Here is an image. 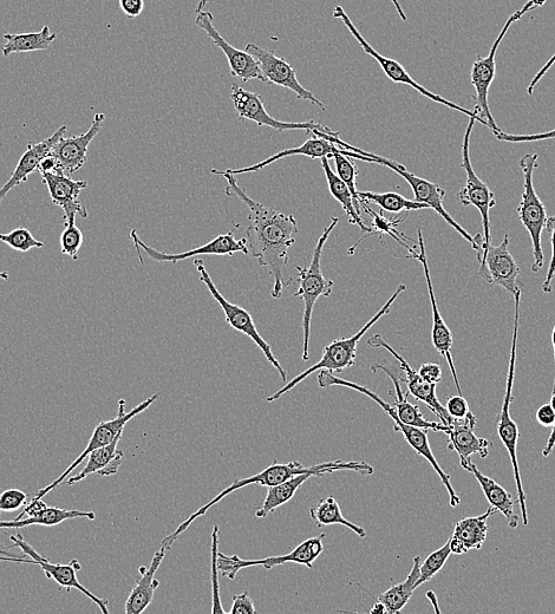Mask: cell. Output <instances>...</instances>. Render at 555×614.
I'll return each mask as SVG.
<instances>
[{
    "label": "cell",
    "instance_id": "277c9868",
    "mask_svg": "<svg viewBox=\"0 0 555 614\" xmlns=\"http://www.w3.org/2000/svg\"><path fill=\"white\" fill-rule=\"evenodd\" d=\"M406 290V285H398L394 295L391 296L388 302L384 304L382 309L376 313V316L372 317L369 322L363 326V329L359 330L354 336L336 339V341H333L328 346H325L323 356L321 359H319L318 363L312 365V367L309 369H306L296 378H293V380L287 383L284 388L279 389L276 394L267 397L266 401L274 402L279 400L280 397L290 393V391L295 389L299 383L306 380V378L313 374V372L325 370L330 371L333 374V372H343L346 369L354 367L356 363L357 346L359 341H361L365 333H367L372 326L378 322V320L390 313L391 306H393V304L396 302L398 296H400L401 293Z\"/></svg>",
    "mask_w": 555,
    "mask_h": 614
},
{
    "label": "cell",
    "instance_id": "e575fe53",
    "mask_svg": "<svg viewBox=\"0 0 555 614\" xmlns=\"http://www.w3.org/2000/svg\"><path fill=\"white\" fill-rule=\"evenodd\" d=\"M56 37V34H52L49 25L43 26L41 31L30 32V34H6L3 37L5 44L2 52L4 57H10L12 54L48 50Z\"/></svg>",
    "mask_w": 555,
    "mask_h": 614
},
{
    "label": "cell",
    "instance_id": "e0dca14e",
    "mask_svg": "<svg viewBox=\"0 0 555 614\" xmlns=\"http://www.w3.org/2000/svg\"><path fill=\"white\" fill-rule=\"evenodd\" d=\"M10 540L13 541L16 547L21 548L22 552L25 554V557L31 558L36 561V564L42 568L49 579L55 580L58 585L61 587H65V589H76L87 596L89 599L93 600V602L100 607L102 613L108 614V600L96 597L93 592H90L86 586H83L80 583V580L77 578V572L81 571L80 561L73 559L69 564H54L43 555L39 554L34 547H32L29 542H26L22 537V534L18 535H9Z\"/></svg>",
    "mask_w": 555,
    "mask_h": 614
},
{
    "label": "cell",
    "instance_id": "91938a15",
    "mask_svg": "<svg viewBox=\"0 0 555 614\" xmlns=\"http://www.w3.org/2000/svg\"><path fill=\"white\" fill-rule=\"evenodd\" d=\"M39 173H58L57 162L52 156H47L39 165Z\"/></svg>",
    "mask_w": 555,
    "mask_h": 614
},
{
    "label": "cell",
    "instance_id": "816d5d0a",
    "mask_svg": "<svg viewBox=\"0 0 555 614\" xmlns=\"http://www.w3.org/2000/svg\"><path fill=\"white\" fill-rule=\"evenodd\" d=\"M420 376L430 384H439L442 381V368L439 364L426 363L421 365Z\"/></svg>",
    "mask_w": 555,
    "mask_h": 614
},
{
    "label": "cell",
    "instance_id": "5b68a950",
    "mask_svg": "<svg viewBox=\"0 0 555 614\" xmlns=\"http://www.w3.org/2000/svg\"><path fill=\"white\" fill-rule=\"evenodd\" d=\"M515 299V318L512 338L511 349V361H509L508 378L506 383V391L504 397V403L500 415L498 416V434L502 444H504L509 457H511L515 485H517L518 502L520 506V512L522 516V522L524 525H528V513L526 505V493L524 485H522L521 472L518 461V441H519V428L517 422H515L511 416V406L514 400L513 387L515 378V362H517V345L519 335V323H520V304H521V290H518L514 295Z\"/></svg>",
    "mask_w": 555,
    "mask_h": 614
},
{
    "label": "cell",
    "instance_id": "f6af8a7d",
    "mask_svg": "<svg viewBox=\"0 0 555 614\" xmlns=\"http://www.w3.org/2000/svg\"><path fill=\"white\" fill-rule=\"evenodd\" d=\"M60 241L61 250L64 256L77 260L78 252H80L84 243V237L80 228L76 226V222L75 224H67V222H65V228L61 234Z\"/></svg>",
    "mask_w": 555,
    "mask_h": 614
},
{
    "label": "cell",
    "instance_id": "f35d334b",
    "mask_svg": "<svg viewBox=\"0 0 555 614\" xmlns=\"http://www.w3.org/2000/svg\"><path fill=\"white\" fill-rule=\"evenodd\" d=\"M123 433L116 437L113 442L107 444V446L94 450L88 456L86 467H84L80 473H77L73 478H70L64 485L73 486L75 483L87 479L89 475L99 474L101 470L106 468L111 461L115 459L117 453H119V444L122 440Z\"/></svg>",
    "mask_w": 555,
    "mask_h": 614
},
{
    "label": "cell",
    "instance_id": "5bb4252c",
    "mask_svg": "<svg viewBox=\"0 0 555 614\" xmlns=\"http://www.w3.org/2000/svg\"><path fill=\"white\" fill-rule=\"evenodd\" d=\"M231 99L240 120L256 122L260 127H270L274 130H278V132H285V130H306L310 135L312 132H315V130H319V132L331 136H339L338 132H333L329 127L322 126L321 123H316L315 121L283 122L273 119L265 109L263 97L240 87L239 84H234L232 87Z\"/></svg>",
    "mask_w": 555,
    "mask_h": 614
},
{
    "label": "cell",
    "instance_id": "d590c367",
    "mask_svg": "<svg viewBox=\"0 0 555 614\" xmlns=\"http://www.w3.org/2000/svg\"><path fill=\"white\" fill-rule=\"evenodd\" d=\"M310 516L318 527L342 525L356 533L359 538L367 537V532H365L363 527L344 518L342 509L333 496H328V498L322 499L317 505L313 506L310 509Z\"/></svg>",
    "mask_w": 555,
    "mask_h": 614
},
{
    "label": "cell",
    "instance_id": "7402d4cb",
    "mask_svg": "<svg viewBox=\"0 0 555 614\" xmlns=\"http://www.w3.org/2000/svg\"><path fill=\"white\" fill-rule=\"evenodd\" d=\"M106 116L96 114L87 133L73 137H61L52 147L51 156L57 162L58 173L73 175L86 165L88 148L99 135Z\"/></svg>",
    "mask_w": 555,
    "mask_h": 614
},
{
    "label": "cell",
    "instance_id": "f546056e",
    "mask_svg": "<svg viewBox=\"0 0 555 614\" xmlns=\"http://www.w3.org/2000/svg\"><path fill=\"white\" fill-rule=\"evenodd\" d=\"M371 370L374 372L383 371L391 378V381H393L396 393V401L393 407L398 418H400L402 422L409 424V426L424 430L443 431V433H448V426H444L443 423L426 420L420 408L408 401L407 395L403 394L400 380H398L395 370L391 369V365L376 363L371 365Z\"/></svg>",
    "mask_w": 555,
    "mask_h": 614
},
{
    "label": "cell",
    "instance_id": "2e32d148",
    "mask_svg": "<svg viewBox=\"0 0 555 614\" xmlns=\"http://www.w3.org/2000/svg\"><path fill=\"white\" fill-rule=\"evenodd\" d=\"M245 51L259 63L266 83L276 84V86L289 89L297 95L298 99L309 101L321 108V110H326L324 103L300 84L296 70L293 69L292 65L285 58L278 56L273 50L261 48L253 43L247 44Z\"/></svg>",
    "mask_w": 555,
    "mask_h": 614
},
{
    "label": "cell",
    "instance_id": "74e56055",
    "mask_svg": "<svg viewBox=\"0 0 555 614\" xmlns=\"http://www.w3.org/2000/svg\"><path fill=\"white\" fill-rule=\"evenodd\" d=\"M359 204H361V207L364 208V211L367 212L370 215V217H372V226L370 227L371 232L368 234V237H371V235L377 234V235H380V238L382 241L384 235H389V237L395 239L398 244H400L404 248H407V250L410 253V256H408L407 258L415 259V257L419 253H416L415 248L408 246L403 241V240H407V241H410V243H414L413 239L406 237V235H404L401 232H398L397 230V226L400 225L401 222L407 219L408 213H406V215H404V218L402 219L389 220L384 217V215L382 214V211H381V214H377L376 212L371 211V209L367 205V202L359 200Z\"/></svg>",
    "mask_w": 555,
    "mask_h": 614
},
{
    "label": "cell",
    "instance_id": "4316f807",
    "mask_svg": "<svg viewBox=\"0 0 555 614\" xmlns=\"http://www.w3.org/2000/svg\"><path fill=\"white\" fill-rule=\"evenodd\" d=\"M67 132V126H62L60 129H57V132L50 136L49 139H45L38 143H29L28 149H26L21 160L18 161V165L15 171H13L11 178L0 188V206H2V202L6 198V195H8L13 188L28 180L30 174L38 172L41 162L47 158V156L51 155L52 147H54L55 143Z\"/></svg>",
    "mask_w": 555,
    "mask_h": 614
},
{
    "label": "cell",
    "instance_id": "680465c9",
    "mask_svg": "<svg viewBox=\"0 0 555 614\" xmlns=\"http://www.w3.org/2000/svg\"><path fill=\"white\" fill-rule=\"evenodd\" d=\"M551 404H552V407L554 409V414H555V389L553 390ZM554 446H555V421L552 426V433H551L550 439H548L547 444L543 450V456L544 457L550 456L552 453V450L554 449Z\"/></svg>",
    "mask_w": 555,
    "mask_h": 614
},
{
    "label": "cell",
    "instance_id": "d6a6232c",
    "mask_svg": "<svg viewBox=\"0 0 555 614\" xmlns=\"http://www.w3.org/2000/svg\"><path fill=\"white\" fill-rule=\"evenodd\" d=\"M421 564V558L417 555L407 579L403 583L391 586L388 591L377 597V602H381L385 606L388 614L400 613L409 603L410 598L413 597L417 589V580L420 579Z\"/></svg>",
    "mask_w": 555,
    "mask_h": 614
},
{
    "label": "cell",
    "instance_id": "e7e4bbea",
    "mask_svg": "<svg viewBox=\"0 0 555 614\" xmlns=\"http://www.w3.org/2000/svg\"><path fill=\"white\" fill-rule=\"evenodd\" d=\"M427 598L430 600V602L433 603L434 610L437 613H440L441 610H440V607H439V603H437V599H436L435 593L433 591L427 592Z\"/></svg>",
    "mask_w": 555,
    "mask_h": 614
},
{
    "label": "cell",
    "instance_id": "681fc988",
    "mask_svg": "<svg viewBox=\"0 0 555 614\" xmlns=\"http://www.w3.org/2000/svg\"><path fill=\"white\" fill-rule=\"evenodd\" d=\"M446 409L450 417L455 420H462L469 413V404L462 395L449 397L447 400Z\"/></svg>",
    "mask_w": 555,
    "mask_h": 614
},
{
    "label": "cell",
    "instance_id": "bcb514c9",
    "mask_svg": "<svg viewBox=\"0 0 555 614\" xmlns=\"http://www.w3.org/2000/svg\"><path fill=\"white\" fill-rule=\"evenodd\" d=\"M28 504V495L19 489H8L0 494V511L12 512Z\"/></svg>",
    "mask_w": 555,
    "mask_h": 614
},
{
    "label": "cell",
    "instance_id": "4fadbf2b",
    "mask_svg": "<svg viewBox=\"0 0 555 614\" xmlns=\"http://www.w3.org/2000/svg\"><path fill=\"white\" fill-rule=\"evenodd\" d=\"M160 394H155L152 397L147 398L146 401H143L139 406L135 407L133 410H130L129 413H126V401L121 400L119 403V413H117L116 417L113 420H109L106 422H101L99 426L94 430L93 436L88 442V446L83 450L82 454L77 457V459L71 463L69 468L65 469V472L57 478L54 482H51L49 486L41 489L35 495V499H43L45 495H48L51 491L58 486H61L63 481L67 479V476L73 472L76 467L80 466L81 463L87 459L90 453H93L94 450L99 449L101 447L107 446L110 442H113L117 436H119L124 431V427L126 424L133 420V418L137 415L146 411L149 407H152V404L158 400Z\"/></svg>",
    "mask_w": 555,
    "mask_h": 614
},
{
    "label": "cell",
    "instance_id": "30bf717a",
    "mask_svg": "<svg viewBox=\"0 0 555 614\" xmlns=\"http://www.w3.org/2000/svg\"><path fill=\"white\" fill-rule=\"evenodd\" d=\"M469 119L465 137H463L461 165L467 174V181L462 191L457 193V199H459L461 204L465 207L474 206L481 214L483 225V257L487 253L488 248L492 246L491 218H489V213H491V209L496 206V200L491 188L476 175L472 161H470V137H472L476 120L472 119V117H469Z\"/></svg>",
    "mask_w": 555,
    "mask_h": 614
},
{
    "label": "cell",
    "instance_id": "7bdbcfd3",
    "mask_svg": "<svg viewBox=\"0 0 555 614\" xmlns=\"http://www.w3.org/2000/svg\"><path fill=\"white\" fill-rule=\"evenodd\" d=\"M0 241L18 252H29L32 248H42L44 243L37 240L25 227L16 228L10 233L0 234Z\"/></svg>",
    "mask_w": 555,
    "mask_h": 614
},
{
    "label": "cell",
    "instance_id": "9a60e30c",
    "mask_svg": "<svg viewBox=\"0 0 555 614\" xmlns=\"http://www.w3.org/2000/svg\"><path fill=\"white\" fill-rule=\"evenodd\" d=\"M520 19L521 17L518 11L507 19L498 38L495 39L488 56L485 58L480 56L476 57L472 67V74H470V80H472L475 89V108H478L481 119L488 123V128H491L494 134L502 132L498 123L495 122L488 104L489 90H491L496 76V52H498L502 39L505 38L508 29L511 28L513 23L520 21Z\"/></svg>",
    "mask_w": 555,
    "mask_h": 614
},
{
    "label": "cell",
    "instance_id": "52a82bcc",
    "mask_svg": "<svg viewBox=\"0 0 555 614\" xmlns=\"http://www.w3.org/2000/svg\"><path fill=\"white\" fill-rule=\"evenodd\" d=\"M538 154H526L520 159L519 165L524 174V193L518 207L519 220L531 235L533 245V272H539L545 264L541 235L547 221V213L543 201L538 197L533 185V174L538 167Z\"/></svg>",
    "mask_w": 555,
    "mask_h": 614
},
{
    "label": "cell",
    "instance_id": "6125c7cd",
    "mask_svg": "<svg viewBox=\"0 0 555 614\" xmlns=\"http://www.w3.org/2000/svg\"><path fill=\"white\" fill-rule=\"evenodd\" d=\"M391 3L394 4L395 9L398 13V16H400V18L402 19L403 22L407 21V15L406 12H404L402 5L400 2H398V0H391Z\"/></svg>",
    "mask_w": 555,
    "mask_h": 614
},
{
    "label": "cell",
    "instance_id": "ab89813d",
    "mask_svg": "<svg viewBox=\"0 0 555 614\" xmlns=\"http://www.w3.org/2000/svg\"><path fill=\"white\" fill-rule=\"evenodd\" d=\"M359 200L364 202H372L377 206H380L382 211L398 214L401 212L420 211V209H430L426 204L421 202L411 201L401 194L389 192V193H372V192H357Z\"/></svg>",
    "mask_w": 555,
    "mask_h": 614
},
{
    "label": "cell",
    "instance_id": "cb8c5ba5",
    "mask_svg": "<svg viewBox=\"0 0 555 614\" xmlns=\"http://www.w3.org/2000/svg\"><path fill=\"white\" fill-rule=\"evenodd\" d=\"M417 237H419V241H417V245L420 247V253L415 257L416 260H419L423 266L424 276H426L428 293L430 298V303H432L433 309V345L439 354L446 359L450 371H452L454 383L456 385L457 391H459L460 395H462V390L460 387L459 377H457V372L455 369L454 359L452 355V348L454 343L453 333L449 330L446 322L441 315L439 310V306H437L434 286L432 282V274H430V269L428 266V259L426 253V245H424L423 233L421 230H417Z\"/></svg>",
    "mask_w": 555,
    "mask_h": 614
},
{
    "label": "cell",
    "instance_id": "3957f363",
    "mask_svg": "<svg viewBox=\"0 0 555 614\" xmlns=\"http://www.w3.org/2000/svg\"><path fill=\"white\" fill-rule=\"evenodd\" d=\"M317 382L319 387L323 389L330 387L349 388L358 391V393L364 394L365 396L371 398L372 401H375L378 406H380L385 413L389 415L391 420L394 421L395 431H397V433H402L409 446L413 448L417 454L423 456L424 459L430 463V465H432L436 474L439 475L444 487L447 489L450 506L457 507L461 504L460 496L455 493L452 482H450V476L447 473H444V470L441 468L440 463L437 462L436 457L432 452V448H430L428 430L409 426V424L402 422L400 418H398L396 411L391 404L383 401L380 396L372 393L371 390H369L367 387H363V385L343 380V378L335 377L332 372L325 370L319 372Z\"/></svg>",
    "mask_w": 555,
    "mask_h": 614
},
{
    "label": "cell",
    "instance_id": "8fae6325",
    "mask_svg": "<svg viewBox=\"0 0 555 614\" xmlns=\"http://www.w3.org/2000/svg\"><path fill=\"white\" fill-rule=\"evenodd\" d=\"M324 538L325 534L318 535V537L305 540L289 554L277 555V557H269L265 559L245 560L238 557V555L228 557V555L219 552V572L222 574V576L234 580L235 577H237V574L241 570H244V568L259 565L264 566L266 570H272L273 567L287 563L304 565L308 568H312L313 563H315L319 555L324 552Z\"/></svg>",
    "mask_w": 555,
    "mask_h": 614
},
{
    "label": "cell",
    "instance_id": "9f6ffc18",
    "mask_svg": "<svg viewBox=\"0 0 555 614\" xmlns=\"http://www.w3.org/2000/svg\"><path fill=\"white\" fill-rule=\"evenodd\" d=\"M555 64V54L551 57V60L548 61L543 68L538 71V74L533 77V80L530 83V86L527 88L528 95H533L535 87L540 82L541 78H543Z\"/></svg>",
    "mask_w": 555,
    "mask_h": 614
},
{
    "label": "cell",
    "instance_id": "836d02e7",
    "mask_svg": "<svg viewBox=\"0 0 555 614\" xmlns=\"http://www.w3.org/2000/svg\"><path fill=\"white\" fill-rule=\"evenodd\" d=\"M321 162L332 197L342 205L345 213L348 214L350 224L357 225L363 232L369 234L371 228L365 226L361 213L357 212L354 195L350 192L349 187L339 178L337 173L332 171L328 158L321 159Z\"/></svg>",
    "mask_w": 555,
    "mask_h": 614
},
{
    "label": "cell",
    "instance_id": "c3c4849f",
    "mask_svg": "<svg viewBox=\"0 0 555 614\" xmlns=\"http://www.w3.org/2000/svg\"><path fill=\"white\" fill-rule=\"evenodd\" d=\"M496 139L502 142L511 143H526V142H538L545 140L555 139V129L547 133L531 134V135H513L504 132L495 134Z\"/></svg>",
    "mask_w": 555,
    "mask_h": 614
},
{
    "label": "cell",
    "instance_id": "f1b7e54d",
    "mask_svg": "<svg viewBox=\"0 0 555 614\" xmlns=\"http://www.w3.org/2000/svg\"><path fill=\"white\" fill-rule=\"evenodd\" d=\"M167 551L168 548L161 545L160 550L154 554L150 566L140 568L141 577L136 580L134 589L127 599L126 609H124L127 614H141L153 603L155 590L160 585L159 580L155 579V574L165 559Z\"/></svg>",
    "mask_w": 555,
    "mask_h": 614
},
{
    "label": "cell",
    "instance_id": "603a6c76",
    "mask_svg": "<svg viewBox=\"0 0 555 614\" xmlns=\"http://www.w3.org/2000/svg\"><path fill=\"white\" fill-rule=\"evenodd\" d=\"M368 345L371 348H383L388 350L391 355H393L398 364H400V368L406 375V383L408 388V395H411L426 404V406L433 411V413L440 418L441 423L444 426H449L450 423L453 422V418L449 416L446 407H443L439 398L436 396V385L430 384L423 380L420 376L419 371H415L410 367L406 359H404L400 354L391 348V346L384 341L381 335H375L371 337L368 341Z\"/></svg>",
    "mask_w": 555,
    "mask_h": 614
},
{
    "label": "cell",
    "instance_id": "003e7915",
    "mask_svg": "<svg viewBox=\"0 0 555 614\" xmlns=\"http://www.w3.org/2000/svg\"><path fill=\"white\" fill-rule=\"evenodd\" d=\"M0 279L8 280L9 273L8 272H0Z\"/></svg>",
    "mask_w": 555,
    "mask_h": 614
},
{
    "label": "cell",
    "instance_id": "60d3db41",
    "mask_svg": "<svg viewBox=\"0 0 555 614\" xmlns=\"http://www.w3.org/2000/svg\"><path fill=\"white\" fill-rule=\"evenodd\" d=\"M450 554V541H447V544L439 548V550L433 552L428 555V558L424 560V563L420 566V579L417 580V587L422 586L423 584L428 583L429 580H432L437 573L442 571L444 565H446Z\"/></svg>",
    "mask_w": 555,
    "mask_h": 614
},
{
    "label": "cell",
    "instance_id": "11a10c76",
    "mask_svg": "<svg viewBox=\"0 0 555 614\" xmlns=\"http://www.w3.org/2000/svg\"><path fill=\"white\" fill-rule=\"evenodd\" d=\"M537 421L543 427H552L555 421L554 409L551 403L545 404V406L540 407L537 411Z\"/></svg>",
    "mask_w": 555,
    "mask_h": 614
},
{
    "label": "cell",
    "instance_id": "9c48e42d",
    "mask_svg": "<svg viewBox=\"0 0 555 614\" xmlns=\"http://www.w3.org/2000/svg\"><path fill=\"white\" fill-rule=\"evenodd\" d=\"M359 154L363 156H367V158L371 159V163H376V165H381L384 167H388L391 171H394L396 174L402 176L404 180H406L413 189L415 194V201L421 202V204H426L430 207V209H434V211L440 215V217L447 222L450 227H453L454 230L461 235V237L468 241L470 245L474 248L476 252H478V261L480 263L482 257V248L476 244L475 238L473 235H470L465 228L461 225L457 224V222L450 217V214L444 209L443 201L446 198V192L444 189L434 184V182H430L426 179L419 178L414 173L408 171L406 167L401 165L394 160H389L382 158V156H378L375 154H371L368 152H364V150H359Z\"/></svg>",
    "mask_w": 555,
    "mask_h": 614
},
{
    "label": "cell",
    "instance_id": "8992f818",
    "mask_svg": "<svg viewBox=\"0 0 555 614\" xmlns=\"http://www.w3.org/2000/svg\"><path fill=\"white\" fill-rule=\"evenodd\" d=\"M339 218H332L331 224L325 228L321 238L313 250L312 259L309 267L296 266L299 272L298 283L299 289L295 293V297L303 300V361H309V344L311 336V322L313 307L317 300L321 297L328 298L333 290L335 283L332 280L326 279L322 272V256L326 241L329 240L331 233L338 225Z\"/></svg>",
    "mask_w": 555,
    "mask_h": 614
},
{
    "label": "cell",
    "instance_id": "ffe728a7",
    "mask_svg": "<svg viewBox=\"0 0 555 614\" xmlns=\"http://www.w3.org/2000/svg\"><path fill=\"white\" fill-rule=\"evenodd\" d=\"M312 139L303 143L302 146L286 149L283 152H279L278 154H274L271 158L266 159L257 163V165H253L250 167H245L241 169H226V173L231 175H240L246 173H253L261 171V169L272 165V163L279 161L280 159L287 158V156H296L303 155L306 158L310 159H323L328 158L332 159V156L339 153L348 156V158L362 160L364 161L365 156L351 152V150H346L341 147H338V143L341 142L339 136H331L328 134L322 133L319 136L312 135Z\"/></svg>",
    "mask_w": 555,
    "mask_h": 614
},
{
    "label": "cell",
    "instance_id": "b9f144b4",
    "mask_svg": "<svg viewBox=\"0 0 555 614\" xmlns=\"http://www.w3.org/2000/svg\"><path fill=\"white\" fill-rule=\"evenodd\" d=\"M332 159L335 160L336 163L337 175L345 182L346 186L349 187L350 192L354 195L357 212L361 213V204H359L356 187V179L359 174L356 163L352 161L351 158H348V156L339 153L333 155Z\"/></svg>",
    "mask_w": 555,
    "mask_h": 614
},
{
    "label": "cell",
    "instance_id": "484cf974",
    "mask_svg": "<svg viewBox=\"0 0 555 614\" xmlns=\"http://www.w3.org/2000/svg\"><path fill=\"white\" fill-rule=\"evenodd\" d=\"M45 185L48 187L50 197L54 205L64 211V219L67 224H75L76 215L87 219L88 212L81 204L80 194L88 187L84 180H73L63 173H41Z\"/></svg>",
    "mask_w": 555,
    "mask_h": 614
},
{
    "label": "cell",
    "instance_id": "6da1fadb",
    "mask_svg": "<svg viewBox=\"0 0 555 614\" xmlns=\"http://www.w3.org/2000/svg\"><path fill=\"white\" fill-rule=\"evenodd\" d=\"M212 174L220 175L227 180L226 194L237 197L248 208V226L246 240L248 250L256 258L260 266L266 267L273 277L272 297L280 299L293 279L286 276V266L289 265V250L296 244L298 222L292 214L286 215L276 209L259 204L248 197L244 188L239 187L234 175L225 171L212 169Z\"/></svg>",
    "mask_w": 555,
    "mask_h": 614
},
{
    "label": "cell",
    "instance_id": "f907efd6",
    "mask_svg": "<svg viewBox=\"0 0 555 614\" xmlns=\"http://www.w3.org/2000/svg\"><path fill=\"white\" fill-rule=\"evenodd\" d=\"M230 614H254L257 613L256 607H254V603L250 594L248 592H244L241 594H235L233 597V605L231 610L228 611Z\"/></svg>",
    "mask_w": 555,
    "mask_h": 614
},
{
    "label": "cell",
    "instance_id": "d6986e66",
    "mask_svg": "<svg viewBox=\"0 0 555 614\" xmlns=\"http://www.w3.org/2000/svg\"><path fill=\"white\" fill-rule=\"evenodd\" d=\"M520 269L509 251V235L499 246L488 248L480 261L479 276L487 283L500 286L509 295L513 296L520 290L518 278Z\"/></svg>",
    "mask_w": 555,
    "mask_h": 614
},
{
    "label": "cell",
    "instance_id": "f5cc1de1",
    "mask_svg": "<svg viewBox=\"0 0 555 614\" xmlns=\"http://www.w3.org/2000/svg\"><path fill=\"white\" fill-rule=\"evenodd\" d=\"M120 8L129 19L137 18L145 9L143 0H119Z\"/></svg>",
    "mask_w": 555,
    "mask_h": 614
},
{
    "label": "cell",
    "instance_id": "44dd1931",
    "mask_svg": "<svg viewBox=\"0 0 555 614\" xmlns=\"http://www.w3.org/2000/svg\"><path fill=\"white\" fill-rule=\"evenodd\" d=\"M132 239L134 241L137 251L143 250L150 259L156 261V263H178V261L186 260L197 256H233L234 253H250L247 247L246 238L237 240L234 238L233 232L226 234H220L217 238L210 241L201 247L194 248V250L184 253L169 254L163 253L155 248L147 246L143 241L137 237L136 231L132 232Z\"/></svg>",
    "mask_w": 555,
    "mask_h": 614
},
{
    "label": "cell",
    "instance_id": "ba28073f",
    "mask_svg": "<svg viewBox=\"0 0 555 614\" xmlns=\"http://www.w3.org/2000/svg\"><path fill=\"white\" fill-rule=\"evenodd\" d=\"M333 18L341 19L346 28H348V30L350 31V34L354 36L359 45H361L363 51L367 52L369 56L374 58V60L377 61L378 64H380V67L384 71V74L387 75L391 82L406 84V86H409L416 91H419V93L424 97H427V99L439 104H443V106H446L449 109L460 111V113L472 117V119L479 121L481 124H483V126L488 127V123L485 120L481 119L478 108H474V110H469L459 106V104L444 99V97L440 95L432 93V91H429L428 89L421 86L420 83H417L414 80L413 76L408 73L406 68H404L401 63H398L395 60H391V58L381 55L380 52L375 50V48H372L367 39H365L361 35V32L358 31L356 25L352 23L350 17L348 16V13L345 12L342 6H336L335 10H333Z\"/></svg>",
    "mask_w": 555,
    "mask_h": 614
},
{
    "label": "cell",
    "instance_id": "7c38bea8",
    "mask_svg": "<svg viewBox=\"0 0 555 614\" xmlns=\"http://www.w3.org/2000/svg\"><path fill=\"white\" fill-rule=\"evenodd\" d=\"M194 265L197 267L200 274L201 282L207 286V289L210 291L212 297L217 300L218 304L221 306V309L224 310L227 324L231 325L233 329L244 333V335H246L248 338H251L252 341L256 343L258 348L264 352L267 361H269L273 367L278 370L282 381L286 382V370L282 367V364L279 363L277 357L274 356L270 344L260 336L250 312L243 309V307L228 302V300L221 295L220 291L217 289V286H215L213 283L210 273H208L206 270L204 261L197 259L194 261Z\"/></svg>",
    "mask_w": 555,
    "mask_h": 614
},
{
    "label": "cell",
    "instance_id": "ee69618b",
    "mask_svg": "<svg viewBox=\"0 0 555 614\" xmlns=\"http://www.w3.org/2000/svg\"><path fill=\"white\" fill-rule=\"evenodd\" d=\"M218 547H219V527L214 526L212 533V548H211V580L213 586V613H228L221 605L220 587H219V568H218Z\"/></svg>",
    "mask_w": 555,
    "mask_h": 614
},
{
    "label": "cell",
    "instance_id": "be15d7a7",
    "mask_svg": "<svg viewBox=\"0 0 555 614\" xmlns=\"http://www.w3.org/2000/svg\"><path fill=\"white\" fill-rule=\"evenodd\" d=\"M371 614H384L387 613V609L381 602H377L374 607L370 610Z\"/></svg>",
    "mask_w": 555,
    "mask_h": 614
},
{
    "label": "cell",
    "instance_id": "4dcf8cb0",
    "mask_svg": "<svg viewBox=\"0 0 555 614\" xmlns=\"http://www.w3.org/2000/svg\"><path fill=\"white\" fill-rule=\"evenodd\" d=\"M470 473H473L475 479L480 483L482 492L485 494L491 507H494L496 511L504 514L509 527L517 529L519 526V516L515 514L514 511L515 501L513 500V496L509 494L504 487L500 486L498 482L483 475L474 463L472 469H470Z\"/></svg>",
    "mask_w": 555,
    "mask_h": 614
},
{
    "label": "cell",
    "instance_id": "94428289",
    "mask_svg": "<svg viewBox=\"0 0 555 614\" xmlns=\"http://www.w3.org/2000/svg\"><path fill=\"white\" fill-rule=\"evenodd\" d=\"M0 561H10V563H16V564H30V565H37L35 560H29V559H25V558H19V557H8V552H4V551H0Z\"/></svg>",
    "mask_w": 555,
    "mask_h": 614
},
{
    "label": "cell",
    "instance_id": "03108f58",
    "mask_svg": "<svg viewBox=\"0 0 555 614\" xmlns=\"http://www.w3.org/2000/svg\"><path fill=\"white\" fill-rule=\"evenodd\" d=\"M552 345H553L554 359H555V325H554L553 332H552ZM554 389H555V381H554Z\"/></svg>",
    "mask_w": 555,
    "mask_h": 614
},
{
    "label": "cell",
    "instance_id": "83f0119b",
    "mask_svg": "<svg viewBox=\"0 0 555 614\" xmlns=\"http://www.w3.org/2000/svg\"><path fill=\"white\" fill-rule=\"evenodd\" d=\"M498 513L494 507L487 509L486 513L457 522L454 534L450 541V551L461 555L472 550H481L488 535V519Z\"/></svg>",
    "mask_w": 555,
    "mask_h": 614
},
{
    "label": "cell",
    "instance_id": "db71d44e",
    "mask_svg": "<svg viewBox=\"0 0 555 614\" xmlns=\"http://www.w3.org/2000/svg\"><path fill=\"white\" fill-rule=\"evenodd\" d=\"M47 507L48 505L45 504V502L42 499L34 498L30 502H28V504H26L24 511L21 514H19L17 518L15 519L16 520L23 519L24 516H28V518H31V516H36L39 513L43 512L44 509Z\"/></svg>",
    "mask_w": 555,
    "mask_h": 614
},
{
    "label": "cell",
    "instance_id": "7dc6e473",
    "mask_svg": "<svg viewBox=\"0 0 555 614\" xmlns=\"http://www.w3.org/2000/svg\"><path fill=\"white\" fill-rule=\"evenodd\" d=\"M545 227L548 232L552 233V254L550 265H548L547 276L544 280L543 285H541V289H543L544 293H552V280L555 276V217L547 218Z\"/></svg>",
    "mask_w": 555,
    "mask_h": 614
},
{
    "label": "cell",
    "instance_id": "ac0fdd59",
    "mask_svg": "<svg viewBox=\"0 0 555 614\" xmlns=\"http://www.w3.org/2000/svg\"><path fill=\"white\" fill-rule=\"evenodd\" d=\"M213 15L210 11H200L195 18V25L204 30L215 45L224 51L228 65H230L231 75L238 78L240 82L247 83L252 80H259L266 83L259 63L248 52L232 47L230 43L222 37L213 25Z\"/></svg>",
    "mask_w": 555,
    "mask_h": 614
},
{
    "label": "cell",
    "instance_id": "1f68e13d",
    "mask_svg": "<svg viewBox=\"0 0 555 614\" xmlns=\"http://www.w3.org/2000/svg\"><path fill=\"white\" fill-rule=\"evenodd\" d=\"M95 520L94 512L78 511V509H61L56 507H47L43 512L36 516L26 519H12L10 521H0V529H19L32 525L54 527L62 524V522L74 519Z\"/></svg>",
    "mask_w": 555,
    "mask_h": 614
},
{
    "label": "cell",
    "instance_id": "6f0895ef",
    "mask_svg": "<svg viewBox=\"0 0 555 614\" xmlns=\"http://www.w3.org/2000/svg\"><path fill=\"white\" fill-rule=\"evenodd\" d=\"M124 454L122 450H119V453L115 456V459L109 463V465L101 470L99 475L101 476H110L119 473V469L123 462Z\"/></svg>",
    "mask_w": 555,
    "mask_h": 614
},
{
    "label": "cell",
    "instance_id": "7a4b0ae2",
    "mask_svg": "<svg viewBox=\"0 0 555 614\" xmlns=\"http://www.w3.org/2000/svg\"><path fill=\"white\" fill-rule=\"evenodd\" d=\"M341 470H351V472L362 475H372L375 473L374 467L370 466L367 462L331 461L319 463V465L311 467H304L302 463L297 461L290 463L274 462L273 465L264 469L263 472L250 476V478L234 481L230 487L224 489V491L215 496L208 504L200 507L197 512H194L187 520L182 522V524L175 529L173 534L168 535V537L162 540L161 545L166 546L169 550L174 544V541L178 540L180 535L186 532L188 527L193 524V521L200 518V516H204L213 506L219 504L222 499L226 498L227 495L238 491L240 488L250 485H260L269 488L295 478L297 475L311 474L312 476H321L324 474L341 472Z\"/></svg>",
    "mask_w": 555,
    "mask_h": 614
},
{
    "label": "cell",
    "instance_id": "8d00e7d4",
    "mask_svg": "<svg viewBox=\"0 0 555 614\" xmlns=\"http://www.w3.org/2000/svg\"><path fill=\"white\" fill-rule=\"evenodd\" d=\"M311 478H313L311 474L297 475L295 478L279 483L277 486L269 487L263 506L258 508L256 512L257 518L264 519L276 511L277 508L287 504L295 496L298 489L302 487L303 483Z\"/></svg>",
    "mask_w": 555,
    "mask_h": 614
},
{
    "label": "cell",
    "instance_id": "d4e9b609",
    "mask_svg": "<svg viewBox=\"0 0 555 614\" xmlns=\"http://www.w3.org/2000/svg\"><path fill=\"white\" fill-rule=\"evenodd\" d=\"M476 417L469 411L462 420H455L449 424L448 449L455 450L460 457L461 466L470 473L473 461L472 456L478 454L481 459H486L489 449L493 446L491 441L475 435Z\"/></svg>",
    "mask_w": 555,
    "mask_h": 614
}]
</instances>
